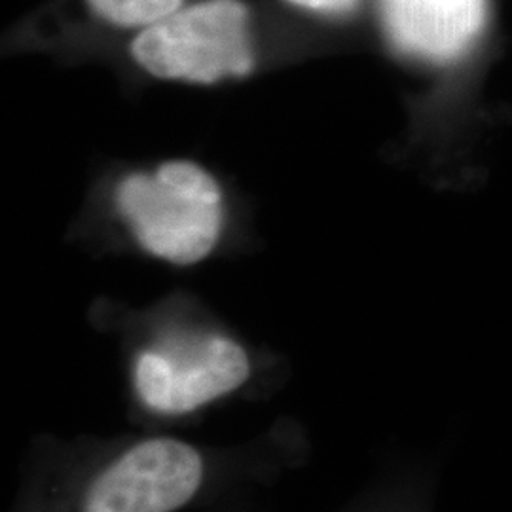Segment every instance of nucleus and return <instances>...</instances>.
<instances>
[{
    "label": "nucleus",
    "mask_w": 512,
    "mask_h": 512,
    "mask_svg": "<svg viewBox=\"0 0 512 512\" xmlns=\"http://www.w3.org/2000/svg\"><path fill=\"white\" fill-rule=\"evenodd\" d=\"M245 349L224 336H205L175 348L148 349L135 363V389L150 410L186 414L247 382Z\"/></svg>",
    "instance_id": "obj_5"
},
{
    "label": "nucleus",
    "mask_w": 512,
    "mask_h": 512,
    "mask_svg": "<svg viewBox=\"0 0 512 512\" xmlns=\"http://www.w3.org/2000/svg\"><path fill=\"white\" fill-rule=\"evenodd\" d=\"M376 8L387 44L435 69L471 61L497 31V0H376Z\"/></svg>",
    "instance_id": "obj_3"
},
{
    "label": "nucleus",
    "mask_w": 512,
    "mask_h": 512,
    "mask_svg": "<svg viewBox=\"0 0 512 512\" xmlns=\"http://www.w3.org/2000/svg\"><path fill=\"white\" fill-rule=\"evenodd\" d=\"M131 55L141 69L164 80L215 84L228 76H247L255 65L247 6L239 0L183 6L143 29L131 44Z\"/></svg>",
    "instance_id": "obj_2"
},
{
    "label": "nucleus",
    "mask_w": 512,
    "mask_h": 512,
    "mask_svg": "<svg viewBox=\"0 0 512 512\" xmlns=\"http://www.w3.org/2000/svg\"><path fill=\"white\" fill-rule=\"evenodd\" d=\"M116 205L150 255L188 266L209 255L222 230L219 184L190 162H167L135 173L116 190Z\"/></svg>",
    "instance_id": "obj_1"
},
{
    "label": "nucleus",
    "mask_w": 512,
    "mask_h": 512,
    "mask_svg": "<svg viewBox=\"0 0 512 512\" xmlns=\"http://www.w3.org/2000/svg\"><path fill=\"white\" fill-rule=\"evenodd\" d=\"M203 480L200 452L181 440L135 444L93 480L82 512H173L184 507Z\"/></svg>",
    "instance_id": "obj_4"
},
{
    "label": "nucleus",
    "mask_w": 512,
    "mask_h": 512,
    "mask_svg": "<svg viewBox=\"0 0 512 512\" xmlns=\"http://www.w3.org/2000/svg\"><path fill=\"white\" fill-rule=\"evenodd\" d=\"M287 2L302 10L329 16V18H349L363 4V0H287Z\"/></svg>",
    "instance_id": "obj_7"
},
{
    "label": "nucleus",
    "mask_w": 512,
    "mask_h": 512,
    "mask_svg": "<svg viewBox=\"0 0 512 512\" xmlns=\"http://www.w3.org/2000/svg\"><path fill=\"white\" fill-rule=\"evenodd\" d=\"M184 0H88L90 8L110 25L124 29H148L177 10Z\"/></svg>",
    "instance_id": "obj_6"
}]
</instances>
